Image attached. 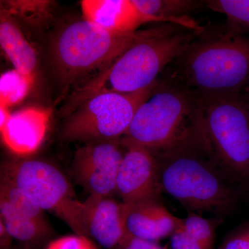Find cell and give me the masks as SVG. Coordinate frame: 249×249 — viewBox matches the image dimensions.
Masks as SVG:
<instances>
[{
  "mask_svg": "<svg viewBox=\"0 0 249 249\" xmlns=\"http://www.w3.org/2000/svg\"><path fill=\"white\" fill-rule=\"evenodd\" d=\"M24 249H31L30 247H29V246H24Z\"/></svg>",
  "mask_w": 249,
  "mask_h": 249,
  "instance_id": "28",
  "label": "cell"
},
{
  "mask_svg": "<svg viewBox=\"0 0 249 249\" xmlns=\"http://www.w3.org/2000/svg\"><path fill=\"white\" fill-rule=\"evenodd\" d=\"M124 204L126 231L129 235L158 242L171 237L183 225V219L173 215L160 199H145Z\"/></svg>",
  "mask_w": 249,
  "mask_h": 249,
  "instance_id": "11",
  "label": "cell"
},
{
  "mask_svg": "<svg viewBox=\"0 0 249 249\" xmlns=\"http://www.w3.org/2000/svg\"><path fill=\"white\" fill-rule=\"evenodd\" d=\"M134 5L147 16L160 19L163 24H172L202 33L200 27L186 14L205 4L204 1L195 0H132Z\"/></svg>",
  "mask_w": 249,
  "mask_h": 249,
  "instance_id": "16",
  "label": "cell"
},
{
  "mask_svg": "<svg viewBox=\"0 0 249 249\" xmlns=\"http://www.w3.org/2000/svg\"><path fill=\"white\" fill-rule=\"evenodd\" d=\"M13 237L6 231V228L0 222V248L1 249H11V241Z\"/></svg>",
  "mask_w": 249,
  "mask_h": 249,
  "instance_id": "27",
  "label": "cell"
},
{
  "mask_svg": "<svg viewBox=\"0 0 249 249\" xmlns=\"http://www.w3.org/2000/svg\"><path fill=\"white\" fill-rule=\"evenodd\" d=\"M173 62L170 81L199 97L241 95L249 87V38L232 29L195 40Z\"/></svg>",
  "mask_w": 249,
  "mask_h": 249,
  "instance_id": "3",
  "label": "cell"
},
{
  "mask_svg": "<svg viewBox=\"0 0 249 249\" xmlns=\"http://www.w3.org/2000/svg\"><path fill=\"white\" fill-rule=\"evenodd\" d=\"M1 178L22 190L42 211L55 214L76 235L88 237L84 203L78 200L71 183L56 167L40 160H6L1 164Z\"/></svg>",
  "mask_w": 249,
  "mask_h": 249,
  "instance_id": "7",
  "label": "cell"
},
{
  "mask_svg": "<svg viewBox=\"0 0 249 249\" xmlns=\"http://www.w3.org/2000/svg\"><path fill=\"white\" fill-rule=\"evenodd\" d=\"M125 153L116 179V194L124 204L160 199V170L155 154L146 147L121 137Z\"/></svg>",
  "mask_w": 249,
  "mask_h": 249,
  "instance_id": "10",
  "label": "cell"
},
{
  "mask_svg": "<svg viewBox=\"0 0 249 249\" xmlns=\"http://www.w3.org/2000/svg\"><path fill=\"white\" fill-rule=\"evenodd\" d=\"M124 153L121 138L87 142L75 152L73 178L89 196H111Z\"/></svg>",
  "mask_w": 249,
  "mask_h": 249,
  "instance_id": "9",
  "label": "cell"
},
{
  "mask_svg": "<svg viewBox=\"0 0 249 249\" xmlns=\"http://www.w3.org/2000/svg\"><path fill=\"white\" fill-rule=\"evenodd\" d=\"M83 203V222L88 237L103 248L116 249L127 234L124 203L98 196H89Z\"/></svg>",
  "mask_w": 249,
  "mask_h": 249,
  "instance_id": "12",
  "label": "cell"
},
{
  "mask_svg": "<svg viewBox=\"0 0 249 249\" xmlns=\"http://www.w3.org/2000/svg\"><path fill=\"white\" fill-rule=\"evenodd\" d=\"M157 84L137 92L100 93L86 100L66 116L62 138L85 143L121 138Z\"/></svg>",
  "mask_w": 249,
  "mask_h": 249,
  "instance_id": "8",
  "label": "cell"
},
{
  "mask_svg": "<svg viewBox=\"0 0 249 249\" xmlns=\"http://www.w3.org/2000/svg\"><path fill=\"white\" fill-rule=\"evenodd\" d=\"M245 98H247V101H248L249 103V93L248 96H247V97H245Z\"/></svg>",
  "mask_w": 249,
  "mask_h": 249,
  "instance_id": "29",
  "label": "cell"
},
{
  "mask_svg": "<svg viewBox=\"0 0 249 249\" xmlns=\"http://www.w3.org/2000/svg\"><path fill=\"white\" fill-rule=\"evenodd\" d=\"M206 135L199 96L169 81L157 83L123 137L157 152Z\"/></svg>",
  "mask_w": 249,
  "mask_h": 249,
  "instance_id": "5",
  "label": "cell"
},
{
  "mask_svg": "<svg viewBox=\"0 0 249 249\" xmlns=\"http://www.w3.org/2000/svg\"><path fill=\"white\" fill-rule=\"evenodd\" d=\"M217 249H249V222L229 232Z\"/></svg>",
  "mask_w": 249,
  "mask_h": 249,
  "instance_id": "23",
  "label": "cell"
},
{
  "mask_svg": "<svg viewBox=\"0 0 249 249\" xmlns=\"http://www.w3.org/2000/svg\"><path fill=\"white\" fill-rule=\"evenodd\" d=\"M116 249H168L153 241L143 240L127 233Z\"/></svg>",
  "mask_w": 249,
  "mask_h": 249,
  "instance_id": "26",
  "label": "cell"
},
{
  "mask_svg": "<svg viewBox=\"0 0 249 249\" xmlns=\"http://www.w3.org/2000/svg\"><path fill=\"white\" fill-rule=\"evenodd\" d=\"M52 1L43 0L1 1V6L12 16L32 24H43L49 19Z\"/></svg>",
  "mask_w": 249,
  "mask_h": 249,
  "instance_id": "19",
  "label": "cell"
},
{
  "mask_svg": "<svg viewBox=\"0 0 249 249\" xmlns=\"http://www.w3.org/2000/svg\"><path fill=\"white\" fill-rule=\"evenodd\" d=\"M204 3L210 9L225 15L233 30L249 31V0H209Z\"/></svg>",
  "mask_w": 249,
  "mask_h": 249,
  "instance_id": "22",
  "label": "cell"
},
{
  "mask_svg": "<svg viewBox=\"0 0 249 249\" xmlns=\"http://www.w3.org/2000/svg\"><path fill=\"white\" fill-rule=\"evenodd\" d=\"M200 34L170 24L161 32L139 41L77 87L62 114L68 115L86 100L100 93L137 92L155 84L165 67L178 58Z\"/></svg>",
  "mask_w": 249,
  "mask_h": 249,
  "instance_id": "2",
  "label": "cell"
},
{
  "mask_svg": "<svg viewBox=\"0 0 249 249\" xmlns=\"http://www.w3.org/2000/svg\"><path fill=\"white\" fill-rule=\"evenodd\" d=\"M47 249H96L89 238L78 235L65 236L51 242Z\"/></svg>",
  "mask_w": 249,
  "mask_h": 249,
  "instance_id": "24",
  "label": "cell"
},
{
  "mask_svg": "<svg viewBox=\"0 0 249 249\" xmlns=\"http://www.w3.org/2000/svg\"><path fill=\"white\" fill-rule=\"evenodd\" d=\"M0 44L14 70L22 74L36 77L38 63L37 52L24 37L14 16L1 6Z\"/></svg>",
  "mask_w": 249,
  "mask_h": 249,
  "instance_id": "15",
  "label": "cell"
},
{
  "mask_svg": "<svg viewBox=\"0 0 249 249\" xmlns=\"http://www.w3.org/2000/svg\"><path fill=\"white\" fill-rule=\"evenodd\" d=\"M165 24L133 32H109L84 19L70 23L54 36L50 58L62 95L93 71H101L139 41L165 30Z\"/></svg>",
  "mask_w": 249,
  "mask_h": 249,
  "instance_id": "4",
  "label": "cell"
},
{
  "mask_svg": "<svg viewBox=\"0 0 249 249\" xmlns=\"http://www.w3.org/2000/svg\"><path fill=\"white\" fill-rule=\"evenodd\" d=\"M153 153L163 192L187 211L223 217L235 207L231 180L216 160L206 136Z\"/></svg>",
  "mask_w": 249,
  "mask_h": 249,
  "instance_id": "1",
  "label": "cell"
},
{
  "mask_svg": "<svg viewBox=\"0 0 249 249\" xmlns=\"http://www.w3.org/2000/svg\"><path fill=\"white\" fill-rule=\"evenodd\" d=\"M36 77L22 74L17 70L5 72L0 78V107L9 108L19 104L27 97Z\"/></svg>",
  "mask_w": 249,
  "mask_h": 249,
  "instance_id": "18",
  "label": "cell"
},
{
  "mask_svg": "<svg viewBox=\"0 0 249 249\" xmlns=\"http://www.w3.org/2000/svg\"><path fill=\"white\" fill-rule=\"evenodd\" d=\"M211 150L231 181L249 183V103L241 95L199 97Z\"/></svg>",
  "mask_w": 249,
  "mask_h": 249,
  "instance_id": "6",
  "label": "cell"
},
{
  "mask_svg": "<svg viewBox=\"0 0 249 249\" xmlns=\"http://www.w3.org/2000/svg\"><path fill=\"white\" fill-rule=\"evenodd\" d=\"M52 114V109L44 107H27L11 114L0 127L4 145L16 155L34 153L45 138Z\"/></svg>",
  "mask_w": 249,
  "mask_h": 249,
  "instance_id": "13",
  "label": "cell"
},
{
  "mask_svg": "<svg viewBox=\"0 0 249 249\" xmlns=\"http://www.w3.org/2000/svg\"><path fill=\"white\" fill-rule=\"evenodd\" d=\"M183 226L178 228L170 237L172 249H209L194 237L188 235L183 229Z\"/></svg>",
  "mask_w": 249,
  "mask_h": 249,
  "instance_id": "25",
  "label": "cell"
},
{
  "mask_svg": "<svg viewBox=\"0 0 249 249\" xmlns=\"http://www.w3.org/2000/svg\"><path fill=\"white\" fill-rule=\"evenodd\" d=\"M188 212V215L183 219V229L185 231L208 249H213L216 232L217 228L224 222V217L214 216L206 218L196 213Z\"/></svg>",
  "mask_w": 249,
  "mask_h": 249,
  "instance_id": "20",
  "label": "cell"
},
{
  "mask_svg": "<svg viewBox=\"0 0 249 249\" xmlns=\"http://www.w3.org/2000/svg\"><path fill=\"white\" fill-rule=\"evenodd\" d=\"M0 199L9 203L18 212L36 220L47 222L44 211L34 204L22 190L2 178L0 181Z\"/></svg>",
  "mask_w": 249,
  "mask_h": 249,
  "instance_id": "21",
  "label": "cell"
},
{
  "mask_svg": "<svg viewBox=\"0 0 249 249\" xmlns=\"http://www.w3.org/2000/svg\"><path fill=\"white\" fill-rule=\"evenodd\" d=\"M0 216L3 225L13 238L29 246L38 243L48 236L47 222H40L18 212L6 201L0 199Z\"/></svg>",
  "mask_w": 249,
  "mask_h": 249,
  "instance_id": "17",
  "label": "cell"
},
{
  "mask_svg": "<svg viewBox=\"0 0 249 249\" xmlns=\"http://www.w3.org/2000/svg\"><path fill=\"white\" fill-rule=\"evenodd\" d=\"M80 5L84 19L109 32H133L145 23H163L139 11L132 0H83Z\"/></svg>",
  "mask_w": 249,
  "mask_h": 249,
  "instance_id": "14",
  "label": "cell"
}]
</instances>
